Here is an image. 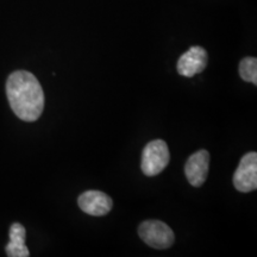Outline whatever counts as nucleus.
Returning a JSON list of instances; mask_svg holds the SVG:
<instances>
[{"label":"nucleus","instance_id":"1","mask_svg":"<svg viewBox=\"0 0 257 257\" xmlns=\"http://www.w3.org/2000/svg\"><path fill=\"white\" fill-rule=\"evenodd\" d=\"M6 94L12 111L19 119L35 121L44 108V93L36 76L27 70H17L9 76Z\"/></svg>","mask_w":257,"mask_h":257},{"label":"nucleus","instance_id":"2","mask_svg":"<svg viewBox=\"0 0 257 257\" xmlns=\"http://www.w3.org/2000/svg\"><path fill=\"white\" fill-rule=\"evenodd\" d=\"M169 159V149L165 141H152L147 144L142 154L141 168L143 174L147 176L159 175L168 166Z\"/></svg>","mask_w":257,"mask_h":257},{"label":"nucleus","instance_id":"3","mask_svg":"<svg viewBox=\"0 0 257 257\" xmlns=\"http://www.w3.org/2000/svg\"><path fill=\"white\" fill-rule=\"evenodd\" d=\"M138 234L144 243L154 249H168L175 236L168 225L160 220H146L138 227Z\"/></svg>","mask_w":257,"mask_h":257},{"label":"nucleus","instance_id":"4","mask_svg":"<svg viewBox=\"0 0 257 257\" xmlns=\"http://www.w3.org/2000/svg\"><path fill=\"white\" fill-rule=\"evenodd\" d=\"M233 186L237 191L249 193L257 188V154H245L233 174Z\"/></svg>","mask_w":257,"mask_h":257},{"label":"nucleus","instance_id":"5","mask_svg":"<svg viewBox=\"0 0 257 257\" xmlns=\"http://www.w3.org/2000/svg\"><path fill=\"white\" fill-rule=\"evenodd\" d=\"M207 66V53L202 47H191L178 61V73L186 78H192L201 73Z\"/></svg>","mask_w":257,"mask_h":257},{"label":"nucleus","instance_id":"6","mask_svg":"<svg viewBox=\"0 0 257 257\" xmlns=\"http://www.w3.org/2000/svg\"><path fill=\"white\" fill-rule=\"evenodd\" d=\"M210 167V154L207 150H199L189 156L185 166V174L193 187L205 184Z\"/></svg>","mask_w":257,"mask_h":257},{"label":"nucleus","instance_id":"7","mask_svg":"<svg viewBox=\"0 0 257 257\" xmlns=\"http://www.w3.org/2000/svg\"><path fill=\"white\" fill-rule=\"evenodd\" d=\"M78 204L81 211L94 217L105 216L113 206L112 199L100 191H87L82 193L78 199Z\"/></svg>","mask_w":257,"mask_h":257},{"label":"nucleus","instance_id":"8","mask_svg":"<svg viewBox=\"0 0 257 257\" xmlns=\"http://www.w3.org/2000/svg\"><path fill=\"white\" fill-rule=\"evenodd\" d=\"M25 227L19 223H14L10 227V242L5 246L6 255L9 257H28L30 255L28 246L25 245Z\"/></svg>","mask_w":257,"mask_h":257},{"label":"nucleus","instance_id":"9","mask_svg":"<svg viewBox=\"0 0 257 257\" xmlns=\"http://www.w3.org/2000/svg\"><path fill=\"white\" fill-rule=\"evenodd\" d=\"M239 75L244 81L257 85V59L244 57L239 63Z\"/></svg>","mask_w":257,"mask_h":257}]
</instances>
